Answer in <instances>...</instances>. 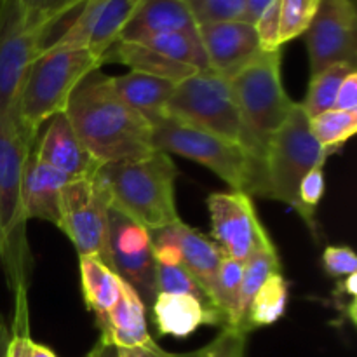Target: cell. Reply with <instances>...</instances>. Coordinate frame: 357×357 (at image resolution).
Instances as JSON below:
<instances>
[{
    "label": "cell",
    "mask_w": 357,
    "mask_h": 357,
    "mask_svg": "<svg viewBox=\"0 0 357 357\" xmlns=\"http://www.w3.org/2000/svg\"><path fill=\"white\" fill-rule=\"evenodd\" d=\"M65 115L98 164L143 159L155 152L152 124L121 100L112 77L100 68L87 73L73 89Z\"/></svg>",
    "instance_id": "6da1fadb"
},
{
    "label": "cell",
    "mask_w": 357,
    "mask_h": 357,
    "mask_svg": "<svg viewBox=\"0 0 357 357\" xmlns=\"http://www.w3.org/2000/svg\"><path fill=\"white\" fill-rule=\"evenodd\" d=\"M176 166L169 153L152 152L143 159L101 164L96 178L110 208L149 230L181 222L174 201Z\"/></svg>",
    "instance_id": "7a4b0ae2"
},
{
    "label": "cell",
    "mask_w": 357,
    "mask_h": 357,
    "mask_svg": "<svg viewBox=\"0 0 357 357\" xmlns=\"http://www.w3.org/2000/svg\"><path fill=\"white\" fill-rule=\"evenodd\" d=\"M150 124L153 150L199 162L222 178L232 190L267 197L265 159L237 143L169 115H159Z\"/></svg>",
    "instance_id": "3957f363"
},
{
    "label": "cell",
    "mask_w": 357,
    "mask_h": 357,
    "mask_svg": "<svg viewBox=\"0 0 357 357\" xmlns=\"http://www.w3.org/2000/svg\"><path fill=\"white\" fill-rule=\"evenodd\" d=\"M101 66V59L87 49L49 47L35 58L16 105L17 131L28 145L35 146L42 124L65 112L80 80Z\"/></svg>",
    "instance_id": "277c9868"
},
{
    "label": "cell",
    "mask_w": 357,
    "mask_h": 357,
    "mask_svg": "<svg viewBox=\"0 0 357 357\" xmlns=\"http://www.w3.org/2000/svg\"><path fill=\"white\" fill-rule=\"evenodd\" d=\"M164 115L197 126L265 159L267 149L244 121L229 79L213 70L197 72L178 84Z\"/></svg>",
    "instance_id": "5b68a950"
},
{
    "label": "cell",
    "mask_w": 357,
    "mask_h": 357,
    "mask_svg": "<svg viewBox=\"0 0 357 357\" xmlns=\"http://www.w3.org/2000/svg\"><path fill=\"white\" fill-rule=\"evenodd\" d=\"M328 153L310 131V119L295 103L284 124L268 139L265 153L267 169V199L296 208L300 181L310 169L324 166Z\"/></svg>",
    "instance_id": "8992f818"
},
{
    "label": "cell",
    "mask_w": 357,
    "mask_h": 357,
    "mask_svg": "<svg viewBox=\"0 0 357 357\" xmlns=\"http://www.w3.org/2000/svg\"><path fill=\"white\" fill-rule=\"evenodd\" d=\"M229 82L244 121L267 149L268 139L295 107L282 86L281 51H261Z\"/></svg>",
    "instance_id": "52a82bcc"
},
{
    "label": "cell",
    "mask_w": 357,
    "mask_h": 357,
    "mask_svg": "<svg viewBox=\"0 0 357 357\" xmlns=\"http://www.w3.org/2000/svg\"><path fill=\"white\" fill-rule=\"evenodd\" d=\"M33 146L24 142L13 122L0 115V232L3 241V264L13 282H21L26 257V220L23 215V173Z\"/></svg>",
    "instance_id": "ba28073f"
},
{
    "label": "cell",
    "mask_w": 357,
    "mask_h": 357,
    "mask_svg": "<svg viewBox=\"0 0 357 357\" xmlns=\"http://www.w3.org/2000/svg\"><path fill=\"white\" fill-rule=\"evenodd\" d=\"M42 51V33L28 26L20 0H0V115L16 129L17 98L28 68Z\"/></svg>",
    "instance_id": "9c48e42d"
},
{
    "label": "cell",
    "mask_w": 357,
    "mask_h": 357,
    "mask_svg": "<svg viewBox=\"0 0 357 357\" xmlns=\"http://www.w3.org/2000/svg\"><path fill=\"white\" fill-rule=\"evenodd\" d=\"M108 213L110 201L94 176L65 185L59 201L58 227L72 241L79 257L96 255L107 264Z\"/></svg>",
    "instance_id": "30bf717a"
},
{
    "label": "cell",
    "mask_w": 357,
    "mask_h": 357,
    "mask_svg": "<svg viewBox=\"0 0 357 357\" xmlns=\"http://www.w3.org/2000/svg\"><path fill=\"white\" fill-rule=\"evenodd\" d=\"M107 265L138 293L145 305H152L157 286L150 230L114 208L108 213Z\"/></svg>",
    "instance_id": "8fae6325"
},
{
    "label": "cell",
    "mask_w": 357,
    "mask_h": 357,
    "mask_svg": "<svg viewBox=\"0 0 357 357\" xmlns=\"http://www.w3.org/2000/svg\"><path fill=\"white\" fill-rule=\"evenodd\" d=\"M211 218L213 243L220 253L246 261L257 251L274 244L258 218L251 195L243 192H215L206 201Z\"/></svg>",
    "instance_id": "7c38bea8"
},
{
    "label": "cell",
    "mask_w": 357,
    "mask_h": 357,
    "mask_svg": "<svg viewBox=\"0 0 357 357\" xmlns=\"http://www.w3.org/2000/svg\"><path fill=\"white\" fill-rule=\"evenodd\" d=\"M310 77L328 66H357V14L354 0H323L305 33Z\"/></svg>",
    "instance_id": "4fadbf2b"
},
{
    "label": "cell",
    "mask_w": 357,
    "mask_h": 357,
    "mask_svg": "<svg viewBox=\"0 0 357 357\" xmlns=\"http://www.w3.org/2000/svg\"><path fill=\"white\" fill-rule=\"evenodd\" d=\"M209 68L225 79L236 75L260 54L258 35L253 24L244 21H223L199 26Z\"/></svg>",
    "instance_id": "5bb4252c"
},
{
    "label": "cell",
    "mask_w": 357,
    "mask_h": 357,
    "mask_svg": "<svg viewBox=\"0 0 357 357\" xmlns=\"http://www.w3.org/2000/svg\"><path fill=\"white\" fill-rule=\"evenodd\" d=\"M47 122L44 135L33 146L37 159L65 174L70 181L94 176L101 164L82 145L65 112L52 115Z\"/></svg>",
    "instance_id": "9a60e30c"
},
{
    "label": "cell",
    "mask_w": 357,
    "mask_h": 357,
    "mask_svg": "<svg viewBox=\"0 0 357 357\" xmlns=\"http://www.w3.org/2000/svg\"><path fill=\"white\" fill-rule=\"evenodd\" d=\"M96 324L101 331L100 340L114 347H153L157 345L146 328L145 303L126 281H122L119 302L107 314L96 316Z\"/></svg>",
    "instance_id": "2e32d148"
},
{
    "label": "cell",
    "mask_w": 357,
    "mask_h": 357,
    "mask_svg": "<svg viewBox=\"0 0 357 357\" xmlns=\"http://www.w3.org/2000/svg\"><path fill=\"white\" fill-rule=\"evenodd\" d=\"M68 181L65 174L38 160L31 150L24 164L23 190H21L24 220L26 222L42 220L58 227L59 201H61L63 188Z\"/></svg>",
    "instance_id": "e0dca14e"
},
{
    "label": "cell",
    "mask_w": 357,
    "mask_h": 357,
    "mask_svg": "<svg viewBox=\"0 0 357 357\" xmlns=\"http://www.w3.org/2000/svg\"><path fill=\"white\" fill-rule=\"evenodd\" d=\"M153 317L162 337L187 338L202 324L225 328V321L215 309L190 295L157 293L153 300Z\"/></svg>",
    "instance_id": "ac0fdd59"
},
{
    "label": "cell",
    "mask_w": 357,
    "mask_h": 357,
    "mask_svg": "<svg viewBox=\"0 0 357 357\" xmlns=\"http://www.w3.org/2000/svg\"><path fill=\"white\" fill-rule=\"evenodd\" d=\"M169 31L199 35V26L183 0H142L119 40L138 42Z\"/></svg>",
    "instance_id": "d6986e66"
},
{
    "label": "cell",
    "mask_w": 357,
    "mask_h": 357,
    "mask_svg": "<svg viewBox=\"0 0 357 357\" xmlns=\"http://www.w3.org/2000/svg\"><path fill=\"white\" fill-rule=\"evenodd\" d=\"M169 230L176 241L181 265L201 286L213 309L218 310L216 309V281H218V268L222 261L218 246L213 241L206 239L201 232L185 225L183 222L173 223L169 225Z\"/></svg>",
    "instance_id": "ffe728a7"
},
{
    "label": "cell",
    "mask_w": 357,
    "mask_h": 357,
    "mask_svg": "<svg viewBox=\"0 0 357 357\" xmlns=\"http://www.w3.org/2000/svg\"><path fill=\"white\" fill-rule=\"evenodd\" d=\"M112 84L121 100L149 122L164 114V108L178 86L171 80L132 70L124 75L112 77Z\"/></svg>",
    "instance_id": "44dd1931"
},
{
    "label": "cell",
    "mask_w": 357,
    "mask_h": 357,
    "mask_svg": "<svg viewBox=\"0 0 357 357\" xmlns=\"http://www.w3.org/2000/svg\"><path fill=\"white\" fill-rule=\"evenodd\" d=\"M105 63H121L129 66L132 72H142L146 75L160 77V79L171 80L174 84L183 82L188 77L199 72L194 66L183 65V63L173 61L138 42H115L110 49L103 54Z\"/></svg>",
    "instance_id": "7402d4cb"
},
{
    "label": "cell",
    "mask_w": 357,
    "mask_h": 357,
    "mask_svg": "<svg viewBox=\"0 0 357 357\" xmlns=\"http://www.w3.org/2000/svg\"><path fill=\"white\" fill-rule=\"evenodd\" d=\"M79 268L87 309L93 310L94 316L114 309L121 298L122 279L96 255H80Z\"/></svg>",
    "instance_id": "603a6c76"
},
{
    "label": "cell",
    "mask_w": 357,
    "mask_h": 357,
    "mask_svg": "<svg viewBox=\"0 0 357 357\" xmlns=\"http://www.w3.org/2000/svg\"><path fill=\"white\" fill-rule=\"evenodd\" d=\"M289 298V284L281 272H274L268 275L267 281L261 284L257 295L253 296L248 309L244 330L250 333L255 328L271 326L278 323L286 312Z\"/></svg>",
    "instance_id": "cb8c5ba5"
},
{
    "label": "cell",
    "mask_w": 357,
    "mask_h": 357,
    "mask_svg": "<svg viewBox=\"0 0 357 357\" xmlns=\"http://www.w3.org/2000/svg\"><path fill=\"white\" fill-rule=\"evenodd\" d=\"M139 3L142 0H107L87 42V51L103 59V54L119 40Z\"/></svg>",
    "instance_id": "d4e9b609"
},
{
    "label": "cell",
    "mask_w": 357,
    "mask_h": 357,
    "mask_svg": "<svg viewBox=\"0 0 357 357\" xmlns=\"http://www.w3.org/2000/svg\"><path fill=\"white\" fill-rule=\"evenodd\" d=\"M274 272H281V260H279L275 244L257 251L253 257H250L244 261L243 282H241L239 291V307H237V333L248 335L246 330H244V321H246V314L248 309H250L251 300L257 295L258 289L261 288V284L267 281L268 275H272Z\"/></svg>",
    "instance_id": "484cf974"
},
{
    "label": "cell",
    "mask_w": 357,
    "mask_h": 357,
    "mask_svg": "<svg viewBox=\"0 0 357 357\" xmlns=\"http://www.w3.org/2000/svg\"><path fill=\"white\" fill-rule=\"evenodd\" d=\"M138 44L173 59L183 65L194 66L199 72H206L209 68L208 56H206L202 42L199 35L181 33V31H169V33H157L138 40Z\"/></svg>",
    "instance_id": "4316f807"
},
{
    "label": "cell",
    "mask_w": 357,
    "mask_h": 357,
    "mask_svg": "<svg viewBox=\"0 0 357 357\" xmlns=\"http://www.w3.org/2000/svg\"><path fill=\"white\" fill-rule=\"evenodd\" d=\"M310 131L324 152L331 155L357 132V114L331 108L310 119Z\"/></svg>",
    "instance_id": "83f0119b"
},
{
    "label": "cell",
    "mask_w": 357,
    "mask_h": 357,
    "mask_svg": "<svg viewBox=\"0 0 357 357\" xmlns=\"http://www.w3.org/2000/svg\"><path fill=\"white\" fill-rule=\"evenodd\" d=\"M354 70L356 66L338 63V65L328 66L326 70L310 77L309 91H307L305 101L302 103V108L309 115V119L333 108L342 80Z\"/></svg>",
    "instance_id": "f1b7e54d"
},
{
    "label": "cell",
    "mask_w": 357,
    "mask_h": 357,
    "mask_svg": "<svg viewBox=\"0 0 357 357\" xmlns=\"http://www.w3.org/2000/svg\"><path fill=\"white\" fill-rule=\"evenodd\" d=\"M20 2L26 24L31 30L40 31L42 42L45 44L49 30H52L63 17L70 16L84 0H20Z\"/></svg>",
    "instance_id": "f546056e"
},
{
    "label": "cell",
    "mask_w": 357,
    "mask_h": 357,
    "mask_svg": "<svg viewBox=\"0 0 357 357\" xmlns=\"http://www.w3.org/2000/svg\"><path fill=\"white\" fill-rule=\"evenodd\" d=\"M105 3H107V0H84L77 9L73 20L70 21L68 26L61 31V35L56 38L51 47L87 49V42H89L94 24H96Z\"/></svg>",
    "instance_id": "4dcf8cb0"
},
{
    "label": "cell",
    "mask_w": 357,
    "mask_h": 357,
    "mask_svg": "<svg viewBox=\"0 0 357 357\" xmlns=\"http://www.w3.org/2000/svg\"><path fill=\"white\" fill-rule=\"evenodd\" d=\"M323 0H279L281 3V45L303 35L312 23Z\"/></svg>",
    "instance_id": "1f68e13d"
},
{
    "label": "cell",
    "mask_w": 357,
    "mask_h": 357,
    "mask_svg": "<svg viewBox=\"0 0 357 357\" xmlns=\"http://www.w3.org/2000/svg\"><path fill=\"white\" fill-rule=\"evenodd\" d=\"M197 26L223 21H244V0H183Z\"/></svg>",
    "instance_id": "d6a6232c"
},
{
    "label": "cell",
    "mask_w": 357,
    "mask_h": 357,
    "mask_svg": "<svg viewBox=\"0 0 357 357\" xmlns=\"http://www.w3.org/2000/svg\"><path fill=\"white\" fill-rule=\"evenodd\" d=\"M155 286L157 293H173V295H190L201 300L208 307H211L208 296L195 282L190 272L181 264L178 265H160L155 264ZM213 309V307H211ZM218 312V310H216ZM222 316V314H220Z\"/></svg>",
    "instance_id": "836d02e7"
},
{
    "label": "cell",
    "mask_w": 357,
    "mask_h": 357,
    "mask_svg": "<svg viewBox=\"0 0 357 357\" xmlns=\"http://www.w3.org/2000/svg\"><path fill=\"white\" fill-rule=\"evenodd\" d=\"M324 166H317L310 169L300 181L298 194H296V213L302 216L310 232L317 234L316 209L324 195Z\"/></svg>",
    "instance_id": "e575fe53"
},
{
    "label": "cell",
    "mask_w": 357,
    "mask_h": 357,
    "mask_svg": "<svg viewBox=\"0 0 357 357\" xmlns=\"http://www.w3.org/2000/svg\"><path fill=\"white\" fill-rule=\"evenodd\" d=\"M258 35L260 51L274 52L281 51V40H279V30H281V3L279 0H272L257 23L253 24Z\"/></svg>",
    "instance_id": "d590c367"
},
{
    "label": "cell",
    "mask_w": 357,
    "mask_h": 357,
    "mask_svg": "<svg viewBox=\"0 0 357 357\" xmlns=\"http://www.w3.org/2000/svg\"><path fill=\"white\" fill-rule=\"evenodd\" d=\"M323 267L331 278L357 274V257L349 246H328L323 253Z\"/></svg>",
    "instance_id": "8d00e7d4"
},
{
    "label": "cell",
    "mask_w": 357,
    "mask_h": 357,
    "mask_svg": "<svg viewBox=\"0 0 357 357\" xmlns=\"http://www.w3.org/2000/svg\"><path fill=\"white\" fill-rule=\"evenodd\" d=\"M246 338V335L237 333L234 330H222V333L215 338V342L202 349L201 352H195V357H230L237 342Z\"/></svg>",
    "instance_id": "74e56055"
},
{
    "label": "cell",
    "mask_w": 357,
    "mask_h": 357,
    "mask_svg": "<svg viewBox=\"0 0 357 357\" xmlns=\"http://www.w3.org/2000/svg\"><path fill=\"white\" fill-rule=\"evenodd\" d=\"M333 108L335 110L354 112V114H357V70L349 73L342 80L337 98H335Z\"/></svg>",
    "instance_id": "f35d334b"
},
{
    "label": "cell",
    "mask_w": 357,
    "mask_h": 357,
    "mask_svg": "<svg viewBox=\"0 0 357 357\" xmlns=\"http://www.w3.org/2000/svg\"><path fill=\"white\" fill-rule=\"evenodd\" d=\"M31 340L23 331H14L9 345V357H31Z\"/></svg>",
    "instance_id": "ab89813d"
},
{
    "label": "cell",
    "mask_w": 357,
    "mask_h": 357,
    "mask_svg": "<svg viewBox=\"0 0 357 357\" xmlns=\"http://www.w3.org/2000/svg\"><path fill=\"white\" fill-rule=\"evenodd\" d=\"M117 357H176L167 354L166 351L153 345V347H117Z\"/></svg>",
    "instance_id": "60d3db41"
},
{
    "label": "cell",
    "mask_w": 357,
    "mask_h": 357,
    "mask_svg": "<svg viewBox=\"0 0 357 357\" xmlns=\"http://www.w3.org/2000/svg\"><path fill=\"white\" fill-rule=\"evenodd\" d=\"M272 0H244L246 3V13H244V23L255 24L260 14L264 13L265 7L271 3Z\"/></svg>",
    "instance_id": "b9f144b4"
},
{
    "label": "cell",
    "mask_w": 357,
    "mask_h": 357,
    "mask_svg": "<svg viewBox=\"0 0 357 357\" xmlns=\"http://www.w3.org/2000/svg\"><path fill=\"white\" fill-rule=\"evenodd\" d=\"M10 338H13V331H10L9 324L0 314V357H9Z\"/></svg>",
    "instance_id": "7bdbcfd3"
},
{
    "label": "cell",
    "mask_w": 357,
    "mask_h": 357,
    "mask_svg": "<svg viewBox=\"0 0 357 357\" xmlns=\"http://www.w3.org/2000/svg\"><path fill=\"white\" fill-rule=\"evenodd\" d=\"M93 354L94 357H117V347L100 340L96 344V347L93 349Z\"/></svg>",
    "instance_id": "ee69618b"
},
{
    "label": "cell",
    "mask_w": 357,
    "mask_h": 357,
    "mask_svg": "<svg viewBox=\"0 0 357 357\" xmlns=\"http://www.w3.org/2000/svg\"><path fill=\"white\" fill-rule=\"evenodd\" d=\"M31 357H58L49 347L42 344H31Z\"/></svg>",
    "instance_id": "f6af8a7d"
},
{
    "label": "cell",
    "mask_w": 357,
    "mask_h": 357,
    "mask_svg": "<svg viewBox=\"0 0 357 357\" xmlns=\"http://www.w3.org/2000/svg\"><path fill=\"white\" fill-rule=\"evenodd\" d=\"M244 347H246V338H243V340L237 342L236 349H234L232 356L230 357H244Z\"/></svg>",
    "instance_id": "bcb514c9"
},
{
    "label": "cell",
    "mask_w": 357,
    "mask_h": 357,
    "mask_svg": "<svg viewBox=\"0 0 357 357\" xmlns=\"http://www.w3.org/2000/svg\"><path fill=\"white\" fill-rule=\"evenodd\" d=\"M3 257H6V253H3V241H2V232H0V265L3 264Z\"/></svg>",
    "instance_id": "7dc6e473"
},
{
    "label": "cell",
    "mask_w": 357,
    "mask_h": 357,
    "mask_svg": "<svg viewBox=\"0 0 357 357\" xmlns=\"http://www.w3.org/2000/svg\"><path fill=\"white\" fill-rule=\"evenodd\" d=\"M84 357H94V354H93V351H91V352H89V354H87V356H84Z\"/></svg>",
    "instance_id": "c3c4849f"
},
{
    "label": "cell",
    "mask_w": 357,
    "mask_h": 357,
    "mask_svg": "<svg viewBox=\"0 0 357 357\" xmlns=\"http://www.w3.org/2000/svg\"><path fill=\"white\" fill-rule=\"evenodd\" d=\"M194 357H195V354H194Z\"/></svg>",
    "instance_id": "681fc988"
}]
</instances>
